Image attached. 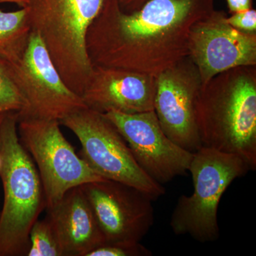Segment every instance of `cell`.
<instances>
[{"instance_id": "4fadbf2b", "label": "cell", "mask_w": 256, "mask_h": 256, "mask_svg": "<svg viewBox=\"0 0 256 256\" xmlns=\"http://www.w3.org/2000/svg\"><path fill=\"white\" fill-rule=\"evenodd\" d=\"M156 77L124 69L94 65L82 98L88 108L104 114L154 110Z\"/></svg>"}, {"instance_id": "2e32d148", "label": "cell", "mask_w": 256, "mask_h": 256, "mask_svg": "<svg viewBox=\"0 0 256 256\" xmlns=\"http://www.w3.org/2000/svg\"><path fill=\"white\" fill-rule=\"evenodd\" d=\"M26 256H64L58 238L46 217L37 220L32 227Z\"/></svg>"}, {"instance_id": "8992f818", "label": "cell", "mask_w": 256, "mask_h": 256, "mask_svg": "<svg viewBox=\"0 0 256 256\" xmlns=\"http://www.w3.org/2000/svg\"><path fill=\"white\" fill-rule=\"evenodd\" d=\"M60 124L78 138L80 158L101 178L134 186L153 201L164 194L162 184L138 164L124 137L104 114L85 108Z\"/></svg>"}, {"instance_id": "277c9868", "label": "cell", "mask_w": 256, "mask_h": 256, "mask_svg": "<svg viewBox=\"0 0 256 256\" xmlns=\"http://www.w3.org/2000/svg\"><path fill=\"white\" fill-rule=\"evenodd\" d=\"M104 0H28L32 32L42 38L67 86L82 96L94 69L88 54V30Z\"/></svg>"}, {"instance_id": "7402d4cb", "label": "cell", "mask_w": 256, "mask_h": 256, "mask_svg": "<svg viewBox=\"0 0 256 256\" xmlns=\"http://www.w3.org/2000/svg\"><path fill=\"white\" fill-rule=\"evenodd\" d=\"M2 3H13L20 6L21 8H25L28 3V0H0V4Z\"/></svg>"}, {"instance_id": "e0dca14e", "label": "cell", "mask_w": 256, "mask_h": 256, "mask_svg": "<svg viewBox=\"0 0 256 256\" xmlns=\"http://www.w3.org/2000/svg\"><path fill=\"white\" fill-rule=\"evenodd\" d=\"M24 101L10 73L6 60L0 58V120L22 110Z\"/></svg>"}, {"instance_id": "7c38bea8", "label": "cell", "mask_w": 256, "mask_h": 256, "mask_svg": "<svg viewBox=\"0 0 256 256\" xmlns=\"http://www.w3.org/2000/svg\"><path fill=\"white\" fill-rule=\"evenodd\" d=\"M185 60L156 77L154 110L166 136L194 152L202 146L194 112L201 82L196 66L185 65Z\"/></svg>"}, {"instance_id": "603a6c76", "label": "cell", "mask_w": 256, "mask_h": 256, "mask_svg": "<svg viewBox=\"0 0 256 256\" xmlns=\"http://www.w3.org/2000/svg\"><path fill=\"white\" fill-rule=\"evenodd\" d=\"M0 168H1V158H0Z\"/></svg>"}, {"instance_id": "44dd1931", "label": "cell", "mask_w": 256, "mask_h": 256, "mask_svg": "<svg viewBox=\"0 0 256 256\" xmlns=\"http://www.w3.org/2000/svg\"><path fill=\"white\" fill-rule=\"evenodd\" d=\"M148 1V0H118L121 9L130 12L139 10Z\"/></svg>"}, {"instance_id": "9c48e42d", "label": "cell", "mask_w": 256, "mask_h": 256, "mask_svg": "<svg viewBox=\"0 0 256 256\" xmlns=\"http://www.w3.org/2000/svg\"><path fill=\"white\" fill-rule=\"evenodd\" d=\"M104 114L124 137L138 164L153 180L163 184L186 175L194 152L166 136L154 110L134 114L110 111Z\"/></svg>"}, {"instance_id": "5bb4252c", "label": "cell", "mask_w": 256, "mask_h": 256, "mask_svg": "<svg viewBox=\"0 0 256 256\" xmlns=\"http://www.w3.org/2000/svg\"><path fill=\"white\" fill-rule=\"evenodd\" d=\"M64 256H87L106 239L82 186L70 188L58 203L47 208Z\"/></svg>"}, {"instance_id": "8fae6325", "label": "cell", "mask_w": 256, "mask_h": 256, "mask_svg": "<svg viewBox=\"0 0 256 256\" xmlns=\"http://www.w3.org/2000/svg\"><path fill=\"white\" fill-rule=\"evenodd\" d=\"M226 18L213 10L192 28L190 57L198 70L201 86L229 69L256 66V33L239 31Z\"/></svg>"}, {"instance_id": "ba28073f", "label": "cell", "mask_w": 256, "mask_h": 256, "mask_svg": "<svg viewBox=\"0 0 256 256\" xmlns=\"http://www.w3.org/2000/svg\"><path fill=\"white\" fill-rule=\"evenodd\" d=\"M6 62L24 101L18 120H55L60 122L87 108L82 96L70 90L52 62L40 36L32 32L26 50L16 63Z\"/></svg>"}, {"instance_id": "d6986e66", "label": "cell", "mask_w": 256, "mask_h": 256, "mask_svg": "<svg viewBox=\"0 0 256 256\" xmlns=\"http://www.w3.org/2000/svg\"><path fill=\"white\" fill-rule=\"evenodd\" d=\"M226 21L234 28L247 33H256V11L248 10L240 12L234 13L230 18H226Z\"/></svg>"}, {"instance_id": "3957f363", "label": "cell", "mask_w": 256, "mask_h": 256, "mask_svg": "<svg viewBox=\"0 0 256 256\" xmlns=\"http://www.w3.org/2000/svg\"><path fill=\"white\" fill-rule=\"evenodd\" d=\"M16 112L0 120V178L4 202L0 212V256H26L32 227L46 197L33 159L20 142Z\"/></svg>"}, {"instance_id": "ffe728a7", "label": "cell", "mask_w": 256, "mask_h": 256, "mask_svg": "<svg viewBox=\"0 0 256 256\" xmlns=\"http://www.w3.org/2000/svg\"><path fill=\"white\" fill-rule=\"evenodd\" d=\"M227 3L232 13L246 11L252 8V0H227Z\"/></svg>"}, {"instance_id": "7a4b0ae2", "label": "cell", "mask_w": 256, "mask_h": 256, "mask_svg": "<svg viewBox=\"0 0 256 256\" xmlns=\"http://www.w3.org/2000/svg\"><path fill=\"white\" fill-rule=\"evenodd\" d=\"M242 67L218 74L200 86L194 112L202 146L238 156L255 170L256 78Z\"/></svg>"}, {"instance_id": "52a82bcc", "label": "cell", "mask_w": 256, "mask_h": 256, "mask_svg": "<svg viewBox=\"0 0 256 256\" xmlns=\"http://www.w3.org/2000/svg\"><path fill=\"white\" fill-rule=\"evenodd\" d=\"M20 142L38 168L46 210L58 203L70 188L102 178L96 174L64 137L55 120H18Z\"/></svg>"}, {"instance_id": "6da1fadb", "label": "cell", "mask_w": 256, "mask_h": 256, "mask_svg": "<svg viewBox=\"0 0 256 256\" xmlns=\"http://www.w3.org/2000/svg\"><path fill=\"white\" fill-rule=\"evenodd\" d=\"M213 1L148 0L126 12L118 0H104L87 32L90 60L156 77L190 57L192 28L213 11Z\"/></svg>"}, {"instance_id": "30bf717a", "label": "cell", "mask_w": 256, "mask_h": 256, "mask_svg": "<svg viewBox=\"0 0 256 256\" xmlns=\"http://www.w3.org/2000/svg\"><path fill=\"white\" fill-rule=\"evenodd\" d=\"M82 188L106 242H140L152 227L153 200L138 188L106 178Z\"/></svg>"}, {"instance_id": "9a60e30c", "label": "cell", "mask_w": 256, "mask_h": 256, "mask_svg": "<svg viewBox=\"0 0 256 256\" xmlns=\"http://www.w3.org/2000/svg\"><path fill=\"white\" fill-rule=\"evenodd\" d=\"M31 32L26 8L14 12L0 10V58L10 63L21 60Z\"/></svg>"}, {"instance_id": "5b68a950", "label": "cell", "mask_w": 256, "mask_h": 256, "mask_svg": "<svg viewBox=\"0 0 256 256\" xmlns=\"http://www.w3.org/2000/svg\"><path fill=\"white\" fill-rule=\"evenodd\" d=\"M249 170L246 163L235 154L203 146L194 152L188 168L194 192L178 198L170 220L174 234L190 236L200 242L220 238L217 214L220 198L234 180Z\"/></svg>"}, {"instance_id": "ac0fdd59", "label": "cell", "mask_w": 256, "mask_h": 256, "mask_svg": "<svg viewBox=\"0 0 256 256\" xmlns=\"http://www.w3.org/2000/svg\"><path fill=\"white\" fill-rule=\"evenodd\" d=\"M152 252L139 242H105L87 256H151Z\"/></svg>"}]
</instances>
